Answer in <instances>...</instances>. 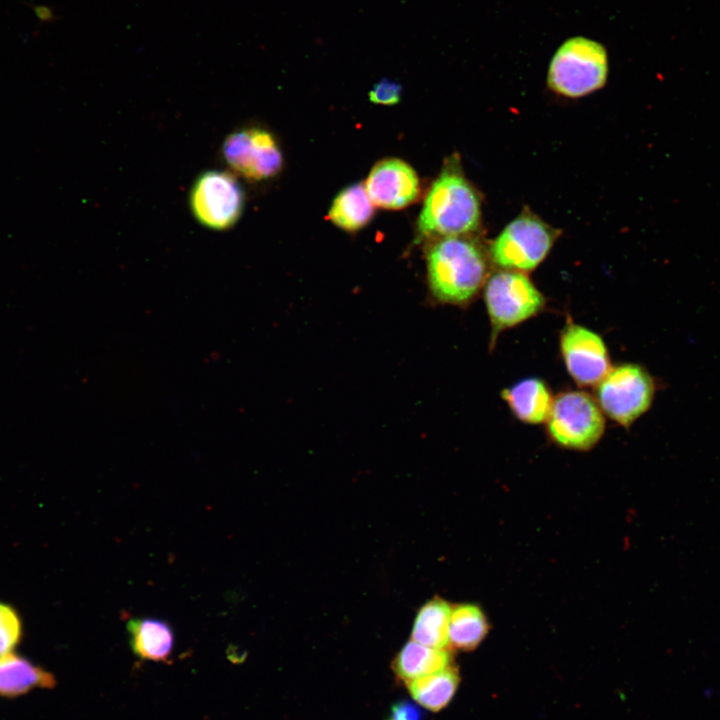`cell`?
<instances>
[{
	"instance_id": "cell-1",
	"label": "cell",
	"mask_w": 720,
	"mask_h": 720,
	"mask_svg": "<svg viewBox=\"0 0 720 720\" xmlns=\"http://www.w3.org/2000/svg\"><path fill=\"white\" fill-rule=\"evenodd\" d=\"M425 261L430 295L440 304H469L490 275L488 248L474 234L427 241Z\"/></svg>"
},
{
	"instance_id": "cell-2",
	"label": "cell",
	"mask_w": 720,
	"mask_h": 720,
	"mask_svg": "<svg viewBox=\"0 0 720 720\" xmlns=\"http://www.w3.org/2000/svg\"><path fill=\"white\" fill-rule=\"evenodd\" d=\"M478 191L465 176L457 155L449 157L432 183L417 222L419 240L471 235L481 226Z\"/></svg>"
},
{
	"instance_id": "cell-3",
	"label": "cell",
	"mask_w": 720,
	"mask_h": 720,
	"mask_svg": "<svg viewBox=\"0 0 720 720\" xmlns=\"http://www.w3.org/2000/svg\"><path fill=\"white\" fill-rule=\"evenodd\" d=\"M608 54L592 39H567L554 53L547 73V85L556 94L579 98L601 89L608 77Z\"/></svg>"
},
{
	"instance_id": "cell-4",
	"label": "cell",
	"mask_w": 720,
	"mask_h": 720,
	"mask_svg": "<svg viewBox=\"0 0 720 720\" xmlns=\"http://www.w3.org/2000/svg\"><path fill=\"white\" fill-rule=\"evenodd\" d=\"M559 234L558 229L525 208L490 243L491 264L498 269L532 271L549 254Z\"/></svg>"
},
{
	"instance_id": "cell-5",
	"label": "cell",
	"mask_w": 720,
	"mask_h": 720,
	"mask_svg": "<svg viewBox=\"0 0 720 720\" xmlns=\"http://www.w3.org/2000/svg\"><path fill=\"white\" fill-rule=\"evenodd\" d=\"M483 298L491 324V346L502 331L536 316L546 304L527 273L504 269L489 275Z\"/></svg>"
},
{
	"instance_id": "cell-6",
	"label": "cell",
	"mask_w": 720,
	"mask_h": 720,
	"mask_svg": "<svg viewBox=\"0 0 720 720\" xmlns=\"http://www.w3.org/2000/svg\"><path fill=\"white\" fill-rule=\"evenodd\" d=\"M656 382L641 365L624 363L611 367L596 385L595 399L603 414L628 427L651 407Z\"/></svg>"
},
{
	"instance_id": "cell-7",
	"label": "cell",
	"mask_w": 720,
	"mask_h": 720,
	"mask_svg": "<svg viewBox=\"0 0 720 720\" xmlns=\"http://www.w3.org/2000/svg\"><path fill=\"white\" fill-rule=\"evenodd\" d=\"M545 423L555 443L574 450L592 448L605 430L604 414L596 399L577 390L560 393L554 398Z\"/></svg>"
},
{
	"instance_id": "cell-8",
	"label": "cell",
	"mask_w": 720,
	"mask_h": 720,
	"mask_svg": "<svg viewBox=\"0 0 720 720\" xmlns=\"http://www.w3.org/2000/svg\"><path fill=\"white\" fill-rule=\"evenodd\" d=\"M191 210L198 222L213 230H226L240 218L244 194L236 178L225 171H207L193 185Z\"/></svg>"
},
{
	"instance_id": "cell-9",
	"label": "cell",
	"mask_w": 720,
	"mask_h": 720,
	"mask_svg": "<svg viewBox=\"0 0 720 720\" xmlns=\"http://www.w3.org/2000/svg\"><path fill=\"white\" fill-rule=\"evenodd\" d=\"M223 156L234 171L254 181L273 177L282 166V153L275 138L261 128L230 134L223 144Z\"/></svg>"
},
{
	"instance_id": "cell-10",
	"label": "cell",
	"mask_w": 720,
	"mask_h": 720,
	"mask_svg": "<svg viewBox=\"0 0 720 720\" xmlns=\"http://www.w3.org/2000/svg\"><path fill=\"white\" fill-rule=\"evenodd\" d=\"M560 352L568 374L579 386H596L611 369L603 338L583 325L567 322L560 334Z\"/></svg>"
},
{
	"instance_id": "cell-11",
	"label": "cell",
	"mask_w": 720,
	"mask_h": 720,
	"mask_svg": "<svg viewBox=\"0 0 720 720\" xmlns=\"http://www.w3.org/2000/svg\"><path fill=\"white\" fill-rule=\"evenodd\" d=\"M364 186L374 206L383 209L404 208L413 203L420 193L414 169L396 158L376 163Z\"/></svg>"
},
{
	"instance_id": "cell-12",
	"label": "cell",
	"mask_w": 720,
	"mask_h": 720,
	"mask_svg": "<svg viewBox=\"0 0 720 720\" xmlns=\"http://www.w3.org/2000/svg\"><path fill=\"white\" fill-rule=\"evenodd\" d=\"M126 627L136 656L156 662H167L171 657L175 636L168 622L153 617L130 618Z\"/></svg>"
},
{
	"instance_id": "cell-13",
	"label": "cell",
	"mask_w": 720,
	"mask_h": 720,
	"mask_svg": "<svg viewBox=\"0 0 720 720\" xmlns=\"http://www.w3.org/2000/svg\"><path fill=\"white\" fill-rule=\"evenodd\" d=\"M502 398L512 414L526 424L546 422L554 400L548 385L536 377L522 379L504 389Z\"/></svg>"
},
{
	"instance_id": "cell-14",
	"label": "cell",
	"mask_w": 720,
	"mask_h": 720,
	"mask_svg": "<svg viewBox=\"0 0 720 720\" xmlns=\"http://www.w3.org/2000/svg\"><path fill=\"white\" fill-rule=\"evenodd\" d=\"M55 685V677L50 672L25 657L12 652L0 655V696L13 698Z\"/></svg>"
},
{
	"instance_id": "cell-15",
	"label": "cell",
	"mask_w": 720,
	"mask_h": 720,
	"mask_svg": "<svg viewBox=\"0 0 720 720\" xmlns=\"http://www.w3.org/2000/svg\"><path fill=\"white\" fill-rule=\"evenodd\" d=\"M451 655L445 648L429 647L413 640L407 642L392 663L397 677L411 681L434 674L450 666Z\"/></svg>"
},
{
	"instance_id": "cell-16",
	"label": "cell",
	"mask_w": 720,
	"mask_h": 720,
	"mask_svg": "<svg viewBox=\"0 0 720 720\" xmlns=\"http://www.w3.org/2000/svg\"><path fill=\"white\" fill-rule=\"evenodd\" d=\"M374 204L365 186L351 185L342 190L334 199L328 218L339 228L356 231L364 227L372 218Z\"/></svg>"
},
{
	"instance_id": "cell-17",
	"label": "cell",
	"mask_w": 720,
	"mask_h": 720,
	"mask_svg": "<svg viewBox=\"0 0 720 720\" xmlns=\"http://www.w3.org/2000/svg\"><path fill=\"white\" fill-rule=\"evenodd\" d=\"M451 606L442 598L426 602L417 612L411 637L420 644L446 648L449 645L448 630Z\"/></svg>"
},
{
	"instance_id": "cell-18",
	"label": "cell",
	"mask_w": 720,
	"mask_h": 720,
	"mask_svg": "<svg viewBox=\"0 0 720 720\" xmlns=\"http://www.w3.org/2000/svg\"><path fill=\"white\" fill-rule=\"evenodd\" d=\"M488 633V622L482 609L470 603L451 607L449 645L463 651L475 649Z\"/></svg>"
},
{
	"instance_id": "cell-19",
	"label": "cell",
	"mask_w": 720,
	"mask_h": 720,
	"mask_svg": "<svg viewBox=\"0 0 720 720\" xmlns=\"http://www.w3.org/2000/svg\"><path fill=\"white\" fill-rule=\"evenodd\" d=\"M459 680L457 670L449 666L434 674L408 681L407 686L416 702L436 712L451 701Z\"/></svg>"
},
{
	"instance_id": "cell-20",
	"label": "cell",
	"mask_w": 720,
	"mask_h": 720,
	"mask_svg": "<svg viewBox=\"0 0 720 720\" xmlns=\"http://www.w3.org/2000/svg\"><path fill=\"white\" fill-rule=\"evenodd\" d=\"M23 627L18 612L0 602V655L12 652L22 639Z\"/></svg>"
},
{
	"instance_id": "cell-21",
	"label": "cell",
	"mask_w": 720,
	"mask_h": 720,
	"mask_svg": "<svg viewBox=\"0 0 720 720\" xmlns=\"http://www.w3.org/2000/svg\"><path fill=\"white\" fill-rule=\"evenodd\" d=\"M401 86L392 80L383 79L369 92L371 102L382 105H394L400 101Z\"/></svg>"
},
{
	"instance_id": "cell-22",
	"label": "cell",
	"mask_w": 720,
	"mask_h": 720,
	"mask_svg": "<svg viewBox=\"0 0 720 720\" xmlns=\"http://www.w3.org/2000/svg\"><path fill=\"white\" fill-rule=\"evenodd\" d=\"M387 720H423L420 709L409 701L395 703Z\"/></svg>"
},
{
	"instance_id": "cell-23",
	"label": "cell",
	"mask_w": 720,
	"mask_h": 720,
	"mask_svg": "<svg viewBox=\"0 0 720 720\" xmlns=\"http://www.w3.org/2000/svg\"><path fill=\"white\" fill-rule=\"evenodd\" d=\"M33 9L36 17L39 19L41 23H51L55 22L57 20L56 15L54 14V11L52 8L45 6V5H30Z\"/></svg>"
}]
</instances>
